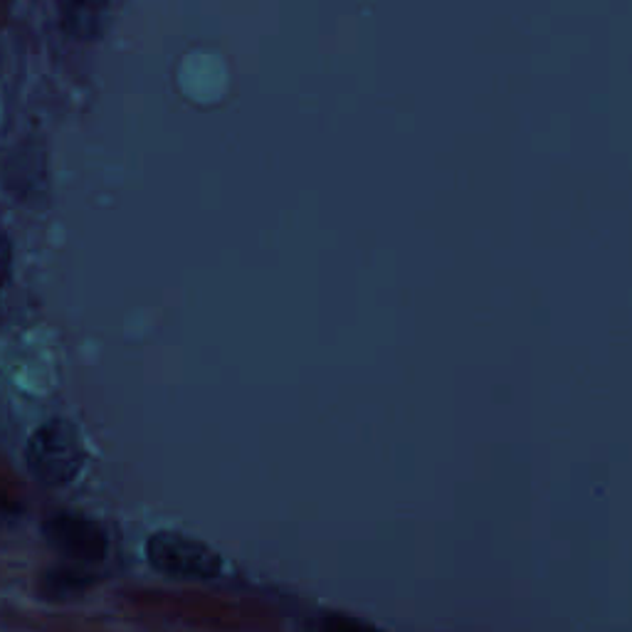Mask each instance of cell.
I'll list each match as a JSON object with an SVG mask.
<instances>
[{"label":"cell","instance_id":"6da1fadb","mask_svg":"<svg viewBox=\"0 0 632 632\" xmlns=\"http://www.w3.org/2000/svg\"><path fill=\"white\" fill-rule=\"evenodd\" d=\"M87 459L82 435L68 421L40 425L28 443V469L40 485L62 487L80 475Z\"/></svg>","mask_w":632,"mask_h":632},{"label":"cell","instance_id":"7a4b0ae2","mask_svg":"<svg viewBox=\"0 0 632 632\" xmlns=\"http://www.w3.org/2000/svg\"><path fill=\"white\" fill-rule=\"evenodd\" d=\"M146 559L152 569L178 578H213L220 573V559L208 546L184 533L160 531L146 543Z\"/></svg>","mask_w":632,"mask_h":632},{"label":"cell","instance_id":"3957f363","mask_svg":"<svg viewBox=\"0 0 632 632\" xmlns=\"http://www.w3.org/2000/svg\"><path fill=\"white\" fill-rule=\"evenodd\" d=\"M45 539L64 559L80 563L102 561L110 546L100 524L80 514H58L45 521Z\"/></svg>","mask_w":632,"mask_h":632},{"label":"cell","instance_id":"277c9868","mask_svg":"<svg viewBox=\"0 0 632 632\" xmlns=\"http://www.w3.org/2000/svg\"><path fill=\"white\" fill-rule=\"evenodd\" d=\"M114 0H60L62 28L77 40H96L110 25Z\"/></svg>","mask_w":632,"mask_h":632},{"label":"cell","instance_id":"5b68a950","mask_svg":"<svg viewBox=\"0 0 632 632\" xmlns=\"http://www.w3.org/2000/svg\"><path fill=\"white\" fill-rule=\"evenodd\" d=\"M10 265H13V250H10L8 238L0 235V289L6 287L10 277Z\"/></svg>","mask_w":632,"mask_h":632}]
</instances>
